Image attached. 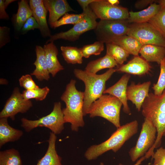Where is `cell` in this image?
Segmentation results:
<instances>
[{
	"instance_id": "1",
	"label": "cell",
	"mask_w": 165,
	"mask_h": 165,
	"mask_svg": "<svg viewBox=\"0 0 165 165\" xmlns=\"http://www.w3.org/2000/svg\"><path fill=\"white\" fill-rule=\"evenodd\" d=\"M141 111L145 118L149 120L157 130L156 141L145 155L148 159L152 157L154 149L160 145L162 137L165 133V89L160 95L149 93L142 105Z\"/></svg>"
},
{
	"instance_id": "2",
	"label": "cell",
	"mask_w": 165,
	"mask_h": 165,
	"mask_svg": "<svg viewBox=\"0 0 165 165\" xmlns=\"http://www.w3.org/2000/svg\"><path fill=\"white\" fill-rule=\"evenodd\" d=\"M76 82L74 79L70 80L61 99L66 105L62 109L64 122L71 124L72 130L77 132L79 127L85 125L83 118L84 93L76 89Z\"/></svg>"
},
{
	"instance_id": "3",
	"label": "cell",
	"mask_w": 165,
	"mask_h": 165,
	"mask_svg": "<svg viewBox=\"0 0 165 165\" xmlns=\"http://www.w3.org/2000/svg\"><path fill=\"white\" fill-rule=\"evenodd\" d=\"M138 127L137 120L121 126L106 140L90 147L85 153V157L88 160H92L109 150L117 152L126 141L138 132Z\"/></svg>"
},
{
	"instance_id": "4",
	"label": "cell",
	"mask_w": 165,
	"mask_h": 165,
	"mask_svg": "<svg viewBox=\"0 0 165 165\" xmlns=\"http://www.w3.org/2000/svg\"><path fill=\"white\" fill-rule=\"evenodd\" d=\"M116 72L115 68L109 69L100 75L94 74L80 69H75V76L84 82L85 86L83 100L84 116L88 114L92 104L103 94L106 81Z\"/></svg>"
},
{
	"instance_id": "5",
	"label": "cell",
	"mask_w": 165,
	"mask_h": 165,
	"mask_svg": "<svg viewBox=\"0 0 165 165\" xmlns=\"http://www.w3.org/2000/svg\"><path fill=\"white\" fill-rule=\"evenodd\" d=\"M122 105L121 102L116 97L108 94H103L92 104L88 114L91 118H103L117 128L121 126L120 112Z\"/></svg>"
},
{
	"instance_id": "6",
	"label": "cell",
	"mask_w": 165,
	"mask_h": 165,
	"mask_svg": "<svg viewBox=\"0 0 165 165\" xmlns=\"http://www.w3.org/2000/svg\"><path fill=\"white\" fill-rule=\"evenodd\" d=\"M21 121V126L27 132H29L37 127H44L49 129L56 135L61 133L64 129L65 123L60 102H55L52 111L45 116L35 120L23 118Z\"/></svg>"
},
{
	"instance_id": "7",
	"label": "cell",
	"mask_w": 165,
	"mask_h": 165,
	"mask_svg": "<svg viewBox=\"0 0 165 165\" xmlns=\"http://www.w3.org/2000/svg\"><path fill=\"white\" fill-rule=\"evenodd\" d=\"M156 136L155 126L149 120L145 118L136 145L128 152L132 162H135L145 155L154 144Z\"/></svg>"
},
{
	"instance_id": "8",
	"label": "cell",
	"mask_w": 165,
	"mask_h": 165,
	"mask_svg": "<svg viewBox=\"0 0 165 165\" xmlns=\"http://www.w3.org/2000/svg\"><path fill=\"white\" fill-rule=\"evenodd\" d=\"M130 24L127 20H100L94 31L97 41L110 43L118 37L127 35Z\"/></svg>"
},
{
	"instance_id": "9",
	"label": "cell",
	"mask_w": 165,
	"mask_h": 165,
	"mask_svg": "<svg viewBox=\"0 0 165 165\" xmlns=\"http://www.w3.org/2000/svg\"><path fill=\"white\" fill-rule=\"evenodd\" d=\"M83 12L85 13V16L81 21L74 25L72 28L67 31L51 35L46 43L59 39L75 41L78 40L80 36L84 33L94 30L97 24L96 21L97 18L96 15L89 6Z\"/></svg>"
},
{
	"instance_id": "10",
	"label": "cell",
	"mask_w": 165,
	"mask_h": 165,
	"mask_svg": "<svg viewBox=\"0 0 165 165\" xmlns=\"http://www.w3.org/2000/svg\"><path fill=\"white\" fill-rule=\"evenodd\" d=\"M127 35L134 38L143 45L165 47V39L148 22L130 24Z\"/></svg>"
},
{
	"instance_id": "11",
	"label": "cell",
	"mask_w": 165,
	"mask_h": 165,
	"mask_svg": "<svg viewBox=\"0 0 165 165\" xmlns=\"http://www.w3.org/2000/svg\"><path fill=\"white\" fill-rule=\"evenodd\" d=\"M89 6L97 18L100 20H126L129 17L127 8L112 5L108 0H97Z\"/></svg>"
},
{
	"instance_id": "12",
	"label": "cell",
	"mask_w": 165,
	"mask_h": 165,
	"mask_svg": "<svg viewBox=\"0 0 165 165\" xmlns=\"http://www.w3.org/2000/svg\"><path fill=\"white\" fill-rule=\"evenodd\" d=\"M32 106L31 101L25 100L19 88L16 87L0 112V118H10L14 120L16 114L26 112Z\"/></svg>"
},
{
	"instance_id": "13",
	"label": "cell",
	"mask_w": 165,
	"mask_h": 165,
	"mask_svg": "<svg viewBox=\"0 0 165 165\" xmlns=\"http://www.w3.org/2000/svg\"><path fill=\"white\" fill-rule=\"evenodd\" d=\"M151 84L150 81L137 84L132 82L127 87V100L130 101L135 105L138 112L141 111L142 105L145 98L148 96Z\"/></svg>"
},
{
	"instance_id": "14",
	"label": "cell",
	"mask_w": 165,
	"mask_h": 165,
	"mask_svg": "<svg viewBox=\"0 0 165 165\" xmlns=\"http://www.w3.org/2000/svg\"><path fill=\"white\" fill-rule=\"evenodd\" d=\"M130 76L128 74L124 75L115 84L105 89L103 92L104 94H108L119 99L123 104V112L129 115H130L131 113L127 103V84Z\"/></svg>"
},
{
	"instance_id": "15",
	"label": "cell",
	"mask_w": 165,
	"mask_h": 165,
	"mask_svg": "<svg viewBox=\"0 0 165 165\" xmlns=\"http://www.w3.org/2000/svg\"><path fill=\"white\" fill-rule=\"evenodd\" d=\"M151 66L148 62L138 56L135 57L126 64L118 65L116 72L135 75H141L147 74Z\"/></svg>"
},
{
	"instance_id": "16",
	"label": "cell",
	"mask_w": 165,
	"mask_h": 165,
	"mask_svg": "<svg viewBox=\"0 0 165 165\" xmlns=\"http://www.w3.org/2000/svg\"><path fill=\"white\" fill-rule=\"evenodd\" d=\"M43 2L49 12L48 22L50 24L58 20L68 12L75 11L66 0H44Z\"/></svg>"
},
{
	"instance_id": "17",
	"label": "cell",
	"mask_w": 165,
	"mask_h": 165,
	"mask_svg": "<svg viewBox=\"0 0 165 165\" xmlns=\"http://www.w3.org/2000/svg\"><path fill=\"white\" fill-rule=\"evenodd\" d=\"M35 52L36 59L33 64L35 68L31 75L34 76L39 81H48L50 78V73L46 61L44 49L41 46H36Z\"/></svg>"
},
{
	"instance_id": "18",
	"label": "cell",
	"mask_w": 165,
	"mask_h": 165,
	"mask_svg": "<svg viewBox=\"0 0 165 165\" xmlns=\"http://www.w3.org/2000/svg\"><path fill=\"white\" fill-rule=\"evenodd\" d=\"M43 48L49 71L53 77L59 72L64 69L57 57L58 49L53 42L45 45Z\"/></svg>"
},
{
	"instance_id": "19",
	"label": "cell",
	"mask_w": 165,
	"mask_h": 165,
	"mask_svg": "<svg viewBox=\"0 0 165 165\" xmlns=\"http://www.w3.org/2000/svg\"><path fill=\"white\" fill-rule=\"evenodd\" d=\"M57 138L55 134L50 132L46 152L44 156L38 160L36 165H62V158L58 155L56 149Z\"/></svg>"
},
{
	"instance_id": "20",
	"label": "cell",
	"mask_w": 165,
	"mask_h": 165,
	"mask_svg": "<svg viewBox=\"0 0 165 165\" xmlns=\"http://www.w3.org/2000/svg\"><path fill=\"white\" fill-rule=\"evenodd\" d=\"M161 9V6L160 4L152 3L147 8L141 11L129 12L127 20L129 23L148 22L158 13Z\"/></svg>"
},
{
	"instance_id": "21",
	"label": "cell",
	"mask_w": 165,
	"mask_h": 165,
	"mask_svg": "<svg viewBox=\"0 0 165 165\" xmlns=\"http://www.w3.org/2000/svg\"><path fill=\"white\" fill-rule=\"evenodd\" d=\"M7 118L0 119V147L5 144L19 140L23 135V132L15 129L9 124Z\"/></svg>"
},
{
	"instance_id": "22",
	"label": "cell",
	"mask_w": 165,
	"mask_h": 165,
	"mask_svg": "<svg viewBox=\"0 0 165 165\" xmlns=\"http://www.w3.org/2000/svg\"><path fill=\"white\" fill-rule=\"evenodd\" d=\"M139 53L147 62H156L160 65L165 57V47L153 45H144Z\"/></svg>"
},
{
	"instance_id": "23",
	"label": "cell",
	"mask_w": 165,
	"mask_h": 165,
	"mask_svg": "<svg viewBox=\"0 0 165 165\" xmlns=\"http://www.w3.org/2000/svg\"><path fill=\"white\" fill-rule=\"evenodd\" d=\"M111 42L122 47L130 54L138 56L140 51L143 45L134 38L125 35L118 37Z\"/></svg>"
},
{
	"instance_id": "24",
	"label": "cell",
	"mask_w": 165,
	"mask_h": 165,
	"mask_svg": "<svg viewBox=\"0 0 165 165\" xmlns=\"http://www.w3.org/2000/svg\"><path fill=\"white\" fill-rule=\"evenodd\" d=\"M118 65L113 58L106 54L103 57L90 62L87 64L85 70L90 73L96 74L103 69L112 68Z\"/></svg>"
},
{
	"instance_id": "25",
	"label": "cell",
	"mask_w": 165,
	"mask_h": 165,
	"mask_svg": "<svg viewBox=\"0 0 165 165\" xmlns=\"http://www.w3.org/2000/svg\"><path fill=\"white\" fill-rule=\"evenodd\" d=\"M32 12V16L39 26V29L42 35L44 37H50L51 35L46 18L47 11L43 3L37 7Z\"/></svg>"
},
{
	"instance_id": "26",
	"label": "cell",
	"mask_w": 165,
	"mask_h": 165,
	"mask_svg": "<svg viewBox=\"0 0 165 165\" xmlns=\"http://www.w3.org/2000/svg\"><path fill=\"white\" fill-rule=\"evenodd\" d=\"M18 9L16 15L15 23L16 29L20 30L27 19L32 16V12L27 1L18 2Z\"/></svg>"
},
{
	"instance_id": "27",
	"label": "cell",
	"mask_w": 165,
	"mask_h": 165,
	"mask_svg": "<svg viewBox=\"0 0 165 165\" xmlns=\"http://www.w3.org/2000/svg\"><path fill=\"white\" fill-rule=\"evenodd\" d=\"M61 50L62 55L68 64H81L83 57L81 48L70 46H61Z\"/></svg>"
},
{
	"instance_id": "28",
	"label": "cell",
	"mask_w": 165,
	"mask_h": 165,
	"mask_svg": "<svg viewBox=\"0 0 165 165\" xmlns=\"http://www.w3.org/2000/svg\"><path fill=\"white\" fill-rule=\"evenodd\" d=\"M106 54L113 58L118 65L126 61L130 54L119 46L110 42L106 43Z\"/></svg>"
},
{
	"instance_id": "29",
	"label": "cell",
	"mask_w": 165,
	"mask_h": 165,
	"mask_svg": "<svg viewBox=\"0 0 165 165\" xmlns=\"http://www.w3.org/2000/svg\"><path fill=\"white\" fill-rule=\"evenodd\" d=\"M0 165H22L19 151L14 148L1 151Z\"/></svg>"
},
{
	"instance_id": "30",
	"label": "cell",
	"mask_w": 165,
	"mask_h": 165,
	"mask_svg": "<svg viewBox=\"0 0 165 165\" xmlns=\"http://www.w3.org/2000/svg\"><path fill=\"white\" fill-rule=\"evenodd\" d=\"M84 16L85 13L83 12L79 14H69L67 13L60 19L50 25L51 28H53L68 24L74 25L81 21Z\"/></svg>"
},
{
	"instance_id": "31",
	"label": "cell",
	"mask_w": 165,
	"mask_h": 165,
	"mask_svg": "<svg viewBox=\"0 0 165 165\" xmlns=\"http://www.w3.org/2000/svg\"><path fill=\"white\" fill-rule=\"evenodd\" d=\"M148 22L165 39V8L161 7L158 13Z\"/></svg>"
},
{
	"instance_id": "32",
	"label": "cell",
	"mask_w": 165,
	"mask_h": 165,
	"mask_svg": "<svg viewBox=\"0 0 165 165\" xmlns=\"http://www.w3.org/2000/svg\"><path fill=\"white\" fill-rule=\"evenodd\" d=\"M50 91L47 86L42 88L38 87L31 90H24L22 93L24 99L26 100L35 99L37 101H41L44 100Z\"/></svg>"
},
{
	"instance_id": "33",
	"label": "cell",
	"mask_w": 165,
	"mask_h": 165,
	"mask_svg": "<svg viewBox=\"0 0 165 165\" xmlns=\"http://www.w3.org/2000/svg\"><path fill=\"white\" fill-rule=\"evenodd\" d=\"M83 57L89 58L91 55H100L104 50V43L97 41L93 44L87 45L81 48Z\"/></svg>"
},
{
	"instance_id": "34",
	"label": "cell",
	"mask_w": 165,
	"mask_h": 165,
	"mask_svg": "<svg viewBox=\"0 0 165 165\" xmlns=\"http://www.w3.org/2000/svg\"><path fill=\"white\" fill-rule=\"evenodd\" d=\"M160 65V72L158 80L152 87L154 94L157 95L161 94L165 89V57L161 61Z\"/></svg>"
},
{
	"instance_id": "35",
	"label": "cell",
	"mask_w": 165,
	"mask_h": 165,
	"mask_svg": "<svg viewBox=\"0 0 165 165\" xmlns=\"http://www.w3.org/2000/svg\"><path fill=\"white\" fill-rule=\"evenodd\" d=\"M19 82L20 86L25 90H31L39 87L29 74L23 75L19 79Z\"/></svg>"
},
{
	"instance_id": "36",
	"label": "cell",
	"mask_w": 165,
	"mask_h": 165,
	"mask_svg": "<svg viewBox=\"0 0 165 165\" xmlns=\"http://www.w3.org/2000/svg\"><path fill=\"white\" fill-rule=\"evenodd\" d=\"M152 157L153 165H165V148L160 147L157 149Z\"/></svg>"
},
{
	"instance_id": "37",
	"label": "cell",
	"mask_w": 165,
	"mask_h": 165,
	"mask_svg": "<svg viewBox=\"0 0 165 165\" xmlns=\"http://www.w3.org/2000/svg\"><path fill=\"white\" fill-rule=\"evenodd\" d=\"M39 26L35 19L32 16L27 19L21 29L23 32H26L36 28L39 29Z\"/></svg>"
},
{
	"instance_id": "38",
	"label": "cell",
	"mask_w": 165,
	"mask_h": 165,
	"mask_svg": "<svg viewBox=\"0 0 165 165\" xmlns=\"http://www.w3.org/2000/svg\"><path fill=\"white\" fill-rule=\"evenodd\" d=\"M15 1L14 0H0V19L7 20L9 18V15L5 11V9L9 5Z\"/></svg>"
},
{
	"instance_id": "39",
	"label": "cell",
	"mask_w": 165,
	"mask_h": 165,
	"mask_svg": "<svg viewBox=\"0 0 165 165\" xmlns=\"http://www.w3.org/2000/svg\"><path fill=\"white\" fill-rule=\"evenodd\" d=\"M9 28L6 27H0V47L9 42Z\"/></svg>"
},
{
	"instance_id": "40",
	"label": "cell",
	"mask_w": 165,
	"mask_h": 165,
	"mask_svg": "<svg viewBox=\"0 0 165 165\" xmlns=\"http://www.w3.org/2000/svg\"><path fill=\"white\" fill-rule=\"evenodd\" d=\"M97 0H76L79 4L81 7L83 11L85 10L89 7V5Z\"/></svg>"
},
{
	"instance_id": "41",
	"label": "cell",
	"mask_w": 165,
	"mask_h": 165,
	"mask_svg": "<svg viewBox=\"0 0 165 165\" xmlns=\"http://www.w3.org/2000/svg\"><path fill=\"white\" fill-rule=\"evenodd\" d=\"M43 3V0H29L30 7L32 11L35 10L37 7Z\"/></svg>"
},
{
	"instance_id": "42",
	"label": "cell",
	"mask_w": 165,
	"mask_h": 165,
	"mask_svg": "<svg viewBox=\"0 0 165 165\" xmlns=\"http://www.w3.org/2000/svg\"><path fill=\"white\" fill-rule=\"evenodd\" d=\"M154 1L153 0L139 1L135 3V6L136 8H142L147 6L149 3H152Z\"/></svg>"
},
{
	"instance_id": "43",
	"label": "cell",
	"mask_w": 165,
	"mask_h": 165,
	"mask_svg": "<svg viewBox=\"0 0 165 165\" xmlns=\"http://www.w3.org/2000/svg\"><path fill=\"white\" fill-rule=\"evenodd\" d=\"M146 157L145 156H144L137 160L135 164L133 165H140L142 162L146 159ZM119 165H125L122 163H120L119 164Z\"/></svg>"
},
{
	"instance_id": "44",
	"label": "cell",
	"mask_w": 165,
	"mask_h": 165,
	"mask_svg": "<svg viewBox=\"0 0 165 165\" xmlns=\"http://www.w3.org/2000/svg\"><path fill=\"white\" fill-rule=\"evenodd\" d=\"M108 2L113 5H118L119 1L118 0H108Z\"/></svg>"
},
{
	"instance_id": "45",
	"label": "cell",
	"mask_w": 165,
	"mask_h": 165,
	"mask_svg": "<svg viewBox=\"0 0 165 165\" xmlns=\"http://www.w3.org/2000/svg\"><path fill=\"white\" fill-rule=\"evenodd\" d=\"M156 2L161 6V7L165 8V0H158Z\"/></svg>"
},
{
	"instance_id": "46",
	"label": "cell",
	"mask_w": 165,
	"mask_h": 165,
	"mask_svg": "<svg viewBox=\"0 0 165 165\" xmlns=\"http://www.w3.org/2000/svg\"><path fill=\"white\" fill-rule=\"evenodd\" d=\"M7 83V81L6 79H0L1 84H6Z\"/></svg>"
},
{
	"instance_id": "47",
	"label": "cell",
	"mask_w": 165,
	"mask_h": 165,
	"mask_svg": "<svg viewBox=\"0 0 165 165\" xmlns=\"http://www.w3.org/2000/svg\"><path fill=\"white\" fill-rule=\"evenodd\" d=\"M99 165H105L103 162H101L100 163Z\"/></svg>"
},
{
	"instance_id": "48",
	"label": "cell",
	"mask_w": 165,
	"mask_h": 165,
	"mask_svg": "<svg viewBox=\"0 0 165 165\" xmlns=\"http://www.w3.org/2000/svg\"><path fill=\"white\" fill-rule=\"evenodd\" d=\"M163 136L165 137V133L164 134Z\"/></svg>"
}]
</instances>
